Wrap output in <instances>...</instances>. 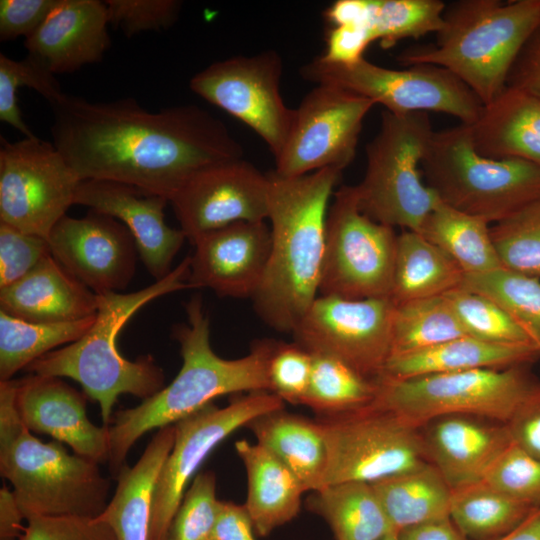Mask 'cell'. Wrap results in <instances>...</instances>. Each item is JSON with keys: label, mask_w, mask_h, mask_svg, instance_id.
Segmentation results:
<instances>
[{"label": "cell", "mask_w": 540, "mask_h": 540, "mask_svg": "<svg viewBox=\"0 0 540 540\" xmlns=\"http://www.w3.org/2000/svg\"><path fill=\"white\" fill-rule=\"evenodd\" d=\"M21 87L36 90L49 104L58 101L65 93L54 74L31 56L15 60L0 54V120L24 137H33L35 134L24 122L17 102V92Z\"/></svg>", "instance_id": "7bdbcfd3"}, {"label": "cell", "mask_w": 540, "mask_h": 540, "mask_svg": "<svg viewBox=\"0 0 540 540\" xmlns=\"http://www.w3.org/2000/svg\"><path fill=\"white\" fill-rule=\"evenodd\" d=\"M168 202L128 184L98 179L82 180L75 195V204L109 215L128 228L156 281L171 272L172 261L187 238L181 229L167 225L164 209Z\"/></svg>", "instance_id": "44dd1931"}, {"label": "cell", "mask_w": 540, "mask_h": 540, "mask_svg": "<svg viewBox=\"0 0 540 540\" xmlns=\"http://www.w3.org/2000/svg\"><path fill=\"white\" fill-rule=\"evenodd\" d=\"M49 255L46 238L0 222V288L22 279Z\"/></svg>", "instance_id": "c3c4849f"}, {"label": "cell", "mask_w": 540, "mask_h": 540, "mask_svg": "<svg viewBox=\"0 0 540 540\" xmlns=\"http://www.w3.org/2000/svg\"><path fill=\"white\" fill-rule=\"evenodd\" d=\"M52 143L80 180L120 182L170 200L197 172L243 158L224 123L196 105L151 112L133 98L50 104Z\"/></svg>", "instance_id": "6da1fadb"}, {"label": "cell", "mask_w": 540, "mask_h": 540, "mask_svg": "<svg viewBox=\"0 0 540 540\" xmlns=\"http://www.w3.org/2000/svg\"><path fill=\"white\" fill-rule=\"evenodd\" d=\"M419 233L446 253L464 274L502 267L489 223L439 201L424 220Z\"/></svg>", "instance_id": "836d02e7"}, {"label": "cell", "mask_w": 540, "mask_h": 540, "mask_svg": "<svg viewBox=\"0 0 540 540\" xmlns=\"http://www.w3.org/2000/svg\"><path fill=\"white\" fill-rule=\"evenodd\" d=\"M478 153L493 159H521L540 167V99L506 88L483 105L469 125Z\"/></svg>", "instance_id": "484cf974"}, {"label": "cell", "mask_w": 540, "mask_h": 540, "mask_svg": "<svg viewBox=\"0 0 540 540\" xmlns=\"http://www.w3.org/2000/svg\"><path fill=\"white\" fill-rule=\"evenodd\" d=\"M433 133L427 112H382L379 131L366 146L364 177L355 186L364 214L393 228L419 232L440 201L421 171Z\"/></svg>", "instance_id": "ba28073f"}, {"label": "cell", "mask_w": 540, "mask_h": 540, "mask_svg": "<svg viewBox=\"0 0 540 540\" xmlns=\"http://www.w3.org/2000/svg\"><path fill=\"white\" fill-rule=\"evenodd\" d=\"M326 48L319 56L323 61L338 65H351L364 58V52L374 42L365 26H335L326 33Z\"/></svg>", "instance_id": "816d5d0a"}, {"label": "cell", "mask_w": 540, "mask_h": 540, "mask_svg": "<svg viewBox=\"0 0 540 540\" xmlns=\"http://www.w3.org/2000/svg\"><path fill=\"white\" fill-rule=\"evenodd\" d=\"M23 519L14 492L3 485L0 489V540H19L25 530Z\"/></svg>", "instance_id": "680465c9"}, {"label": "cell", "mask_w": 540, "mask_h": 540, "mask_svg": "<svg viewBox=\"0 0 540 540\" xmlns=\"http://www.w3.org/2000/svg\"><path fill=\"white\" fill-rule=\"evenodd\" d=\"M342 170L269 177L271 249L253 305L269 327L292 333L319 296L329 200Z\"/></svg>", "instance_id": "7a4b0ae2"}, {"label": "cell", "mask_w": 540, "mask_h": 540, "mask_svg": "<svg viewBox=\"0 0 540 540\" xmlns=\"http://www.w3.org/2000/svg\"><path fill=\"white\" fill-rule=\"evenodd\" d=\"M219 502L214 473H198L184 494L165 540H211Z\"/></svg>", "instance_id": "ee69618b"}, {"label": "cell", "mask_w": 540, "mask_h": 540, "mask_svg": "<svg viewBox=\"0 0 540 540\" xmlns=\"http://www.w3.org/2000/svg\"><path fill=\"white\" fill-rule=\"evenodd\" d=\"M58 2L59 0H1L0 40L30 37Z\"/></svg>", "instance_id": "f907efd6"}, {"label": "cell", "mask_w": 540, "mask_h": 540, "mask_svg": "<svg viewBox=\"0 0 540 540\" xmlns=\"http://www.w3.org/2000/svg\"><path fill=\"white\" fill-rule=\"evenodd\" d=\"M540 25V0H459L447 5L435 45L411 47L403 66L433 64L451 71L483 105L507 86L510 70Z\"/></svg>", "instance_id": "5b68a950"}, {"label": "cell", "mask_w": 540, "mask_h": 540, "mask_svg": "<svg viewBox=\"0 0 540 540\" xmlns=\"http://www.w3.org/2000/svg\"><path fill=\"white\" fill-rule=\"evenodd\" d=\"M254 527L244 505L220 501L211 540H255Z\"/></svg>", "instance_id": "11a10c76"}, {"label": "cell", "mask_w": 540, "mask_h": 540, "mask_svg": "<svg viewBox=\"0 0 540 540\" xmlns=\"http://www.w3.org/2000/svg\"><path fill=\"white\" fill-rule=\"evenodd\" d=\"M394 308L390 297L319 295L292 334L310 353L331 355L377 379L391 355Z\"/></svg>", "instance_id": "2e32d148"}, {"label": "cell", "mask_w": 540, "mask_h": 540, "mask_svg": "<svg viewBox=\"0 0 540 540\" xmlns=\"http://www.w3.org/2000/svg\"><path fill=\"white\" fill-rule=\"evenodd\" d=\"M80 182L53 143L36 135L15 142L1 137L0 222L48 240L75 204Z\"/></svg>", "instance_id": "4fadbf2b"}, {"label": "cell", "mask_w": 540, "mask_h": 540, "mask_svg": "<svg viewBox=\"0 0 540 540\" xmlns=\"http://www.w3.org/2000/svg\"><path fill=\"white\" fill-rule=\"evenodd\" d=\"M506 426L513 444L540 459V385Z\"/></svg>", "instance_id": "f5cc1de1"}, {"label": "cell", "mask_w": 540, "mask_h": 540, "mask_svg": "<svg viewBox=\"0 0 540 540\" xmlns=\"http://www.w3.org/2000/svg\"><path fill=\"white\" fill-rule=\"evenodd\" d=\"M381 540H398L397 532L393 531V532L389 533L388 535H386Z\"/></svg>", "instance_id": "94428289"}, {"label": "cell", "mask_w": 540, "mask_h": 540, "mask_svg": "<svg viewBox=\"0 0 540 540\" xmlns=\"http://www.w3.org/2000/svg\"><path fill=\"white\" fill-rule=\"evenodd\" d=\"M507 86L519 88L540 99V25L514 62Z\"/></svg>", "instance_id": "db71d44e"}, {"label": "cell", "mask_w": 540, "mask_h": 540, "mask_svg": "<svg viewBox=\"0 0 540 540\" xmlns=\"http://www.w3.org/2000/svg\"><path fill=\"white\" fill-rule=\"evenodd\" d=\"M398 540H468L448 518L405 528L397 532Z\"/></svg>", "instance_id": "6f0895ef"}, {"label": "cell", "mask_w": 540, "mask_h": 540, "mask_svg": "<svg viewBox=\"0 0 540 540\" xmlns=\"http://www.w3.org/2000/svg\"><path fill=\"white\" fill-rule=\"evenodd\" d=\"M371 485L396 532L450 517L452 489L431 463Z\"/></svg>", "instance_id": "1f68e13d"}, {"label": "cell", "mask_w": 540, "mask_h": 540, "mask_svg": "<svg viewBox=\"0 0 540 540\" xmlns=\"http://www.w3.org/2000/svg\"><path fill=\"white\" fill-rule=\"evenodd\" d=\"M307 508L329 524L336 540H381L394 531L370 483L326 485L308 498Z\"/></svg>", "instance_id": "d6a6232c"}, {"label": "cell", "mask_w": 540, "mask_h": 540, "mask_svg": "<svg viewBox=\"0 0 540 540\" xmlns=\"http://www.w3.org/2000/svg\"><path fill=\"white\" fill-rule=\"evenodd\" d=\"M282 61L268 50L220 60L196 73L190 89L254 130L276 157L288 136L295 109L280 91Z\"/></svg>", "instance_id": "e0dca14e"}, {"label": "cell", "mask_w": 540, "mask_h": 540, "mask_svg": "<svg viewBox=\"0 0 540 540\" xmlns=\"http://www.w3.org/2000/svg\"><path fill=\"white\" fill-rule=\"evenodd\" d=\"M397 234L364 214L355 186H342L328 209L319 295L390 297Z\"/></svg>", "instance_id": "8fae6325"}, {"label": "cell", "mask_w": 540, "mask_h": 540, "mask_svg": "<svg viewBox=\"0 0 540 540\" xmlns=\"http://www.w3.org/2000/svg\"><path fill=\"white\" fill-rule=\"evenodd\" d=\"M489 540H540V507L510 532Z\"/></svg>", "instance_id": "91938a15"}, {"label": "cell", "mask_w": 540, "mask_h": 540, "mask_svg": "<svg viewBox=\"0 0 540 540\" xmlns=\"http://www.w3.org/2000/svg\"><path fill=\"white\" fill-rule=\"evenodd\" d=\"M300 74L316 84L337 86L365 97L397 115L431 111L472 125L483 108V103L462 80L433 64L392 69L365 58L351 65H338L317 57L301 67Z\"/></svg>", "instance_id": "30bf717a"}, {"label": "cell", "mask_w": 540, "mask_h": 540, "mask_svg": "<svg viewBox=\"0 0 540 540\" xmlns=\"http://www.w3.org/2000/svg\"><path fill=\"white\" fill-rule=\"evenodd\" d=\"M189 274L190 256H187L164 278L138 291L98 294V310L92 327L77 341L43 355L25 370L77 381L87 397L99 404L103 425L108 426L121 394L145 400L165 387L164 371L151 355L131 361L120 354L117 337L121 329L152 300L192 288Z\"/></svg>", "instance_id": "277c9868"}, {"label": "cell", "mask_w": 540, "mask_h": 540, "mask_svg": "<svg viewBox=\"0 0 540 540\" xmlns=\"http://www.w3.org/2000/svg\"><path fill=\"white\" fill-rule=\"evenodd\" d=\"M15 382L16 410L31 432L48 434L74 454L108 463V426L88 419L86 394L54 376L30 374Z\"/></svg>", "instance_id": "7402d4cb"}, {"label": "cell", "mask_w": 540, "mask_h": 540, "mask_svg": "<svg viewBox=\"0 0 540 540\" xmlns=\"http://www.w3.org/2000/svg\"><path fill=\"white\" fill-rule=\"evenodd\" d=\"M246 427L254 434L256 443L297 477L305 492L324 487L328 455L318 420L282 408L256 417Z\"/></svg>", "instance_id": "f1b7e54d"}, {"label": "cell", "mask_w": 540, "mask_h": 540, "mask_svg": "<svg viewBox=\"0 0 540 540\" xmlns=\"http://www.w3.org/2000/svg\"><path fill=\"white\" fill-rule=\"evenodd\" d=\"M185 310L186 323L173 332L183 360L179 373L136 407L117 411L108 426L107 464L114 478L126 465L129 450L148 431L173 425L222 395L269 392L267 367L274 341L255 344L244 357L224 359L210 345L209 318L201 298H192Z\"/></svg>", "instance_id": "3957f363"}, {"label": "cell", "mask_w": 540, "mask_h": 540, "mask_svg": "<svg viewBox=\"0 0 540 540\" xmlns=\"http://www.w3.org/2000/svg\"><path fill=\"white\" fill-rule=\"evenodd\" d=\"M311 354V377L302 405L319 417L351 413L373 405L378 392L377 379L360 374L331 355Z\"/></svg>", "instance_id": "8d00e7d4"}, {"label": "cell", "mask_w": 540, "mask_h": 540, "mask_svg": "<svg viewBox=\"0 0 540 540\" xmlns=\"http://www.w3.org/2000/svg\"><path fill=\"white\" fill-rule=\"evenodd\" d=\"M368 27L383 49L407 38L437 33L446 4L441 0H369Z\"/></svg>", "instance_id": "ab89813d"}, {"label": "cell", "mask_w": 540, "mask_h": 540, "mask_svg": "<svg viewBox=\"0 0 540 540\" xmlns=\"http://www.w3.org/2000/svg\"><path fill=\"white\" fill-rule=\"evenodd\" d=\"M27 521L19 540H117L112 528L99 518L38 516Z\"/></svg>", "instance_id": "681fc988"}, {"label": "cell", "mask_w": 540, "mask_h": 540, "mask_svg": "<svg viewBox=\"0 0 540 540\" xmlns=\"http://www.w3.org/2000/svg\"><path fill=\"white\" fill-rule=\"evenodd\" d=\"M540 356L535 344H502L461 336L436 346L389 357L380 377L417 376L526 365Z\"/></svg>", "instance_id": "83f0119b"}, {"label": "cell", "mask_w": 540, "mask_h": 540, "mask_svg": "<svg viewBox=\"0 0 540 540\" xmlns=\"http://www.w3.org/2000/svg\"><path fill=\"white\" fill-rule=\"evenodd\" d=\"M15 395V380L0 381V474L13 486L24 518L100 516L111 484L99 463L35 437L18 415Z\"/></svg>", "instance_id": "8992f818"}, {"label": "cell", "mask_w": 540, "mask_h": 540, "mask_svg": "<svg viewBox=\"0 0 540 540\" xmlns=\"http://www.w3.org/2000/svg\"><path fill=\"white\" fill-rule=\"evenodd\" d=\"M189 283L218 296L252 298L260 286L271 249L265 221H238L205 232L192 242Z\"/></svg>", "instance_id": "ffe728a7"}, {"label": "cell", "mask_w": 540, "mask_h": 540, "mask_svg": "<svg viewBox=\"0 0 540 540\" xmlns=\"http://www.w3.org/2000/svg\"><path fill=\"white\" fill-rule=\"evenodd\" d=\"M369 17V0H337L324 11V18L331 27L354 25L369 28Z\"/></svg>", "instance_id": "9f6ffc18"}, {"label": "cell", "mask_w": 540, "mask_h": 540, "mask_svg": "<svg viewBox=\"0 0 540 540\" xmlns=\"http://www.w3.org/2000/svg\"><path fill=\"white\" fill-rule=\"evenodd\" d=\"M506 496L540 507V459L511 444L492 464L482 480Z\"/></svg>", "instance_id": "f6af8a7d"}, {"label": "cell", "mask_w": 540, "mask_h": 540, "mask_svg": "<svg viewBox=\"0 0 540 540\" xmlns=\"http://www.w3.org/2000/svg\"><path fill=\"white\" fill-rule=\"evenodd\" d=\"M466 335L444 295L395 303L390 357Z\"/></svg>", "instance_id": "74e56055"}, {"label": "cell", "mask_w": 540, "mask_h": 540, "mask_svg": "<svg viewBox=\"0 0 540 540\" xmlns=\"http://www.w3.org/2000/svg\"><path fill=\"white\" fill-rule=\"evenodd\" d=\"M317 420L328 455L324 487L371 484L430 463L421 429L388 410L371 405Z\"/></svg>", "instance_id": "7c38bea8"}, {"label": "cell", "mask_w": 540, "mask_h": 540, "mask_svg": "<svg viewBox=\"0 0 540 540\" xmlns=\"http://www.w3.org/2000/svg\"><path fill=\"white\" fill-rule=\"evenodd\" d=\"M444 296L468 336L494 343L537 345L529 334L489 297L462 287L453 289Z\"/></svg>", "instance_id": "b9f144b4"}, {"label": "cell", "mask_w": 540, "mask_h": 540, "mask_svg": "<svg viewBox=\"0 0 540 540\" xmlns=\"http://www.w3.org/2000/svg\"><path fill=\"white\" fill-rule=\"evenodd\" d=\"M374 105L337 86L317 84L294 111L274 172L297 177L324 168L343 171L355 157L363 121Z\"/></svg>", "instance_id": "9a60e30c"}, {"label": "cell", "mask_w": 540, "mask_h": 540, "mask_svg": "<svg viewBox=\"0 0 540 540\" xmlns=\"http://www.w3.org/2000/svg\"><path fill=\"white\" fill-rule=\"evenodd\" d=\"M463 271L419 232L397 236L390 298L394 303L441 296L460 287Z\"/></svg>", "instance_id": "4dcf8cb0"}, {"label": "cell", "mask_w": 540, "mask_h": 540, "mask_svg": "<svg viewBox=\"0 0 540 540\" xmlns=\"http://www.w3.org/2000/svg\"><path fill=\"white\" fill-rule=\"evenodd\" d=\"M105 3L109 25L127 37L170 28L182 6L176 0H107Z\"/></svg>", "instance_id": "7dc6e473"}, {"label": "cell", "mask_w": 540, "mask_h": 540, "mask_svg": "<svg viewBox=\"0 0 540 540\" xmlns=\"http://www.w3.org/2000/svg\"><path fill=\"white\" fill-rule=\"evenodd\" d=\"M283 406L284 401L271 392H250L225 407L211 402L173 424L174 444L153 494L150 540H165L189 481L210 452L238 428Z\"/></svg>", "instance_id": "5bb4252c"}, {"label": "cell", "mask_w": 540, "mask_h": 540, "mask_svg": "<svg viewBox=\"0 0 540 540\" xmlns=\"http://www.w3.org/2000/svg\"><path fill=\"white\" fill-rule=\"evenodd\" d=\"M422 428L428 460L452 490L482 481L512 442L506 424L475 416H443Z\"/></svg>", "instance_id": "cb8c5ba5"}, {"label": "cell", "mask_w": 540, "mask_h": 540, "mask_svg": "<svg viewBox=\"0 0 540 540\" xmlns=\"http://www.w3.org/2000/svg\"><path fill=\"white\" fill-rule=\"evenodd\" d=\"M503 268L540 278V199L490 227Z\"/></svg>", "instance_id": "60d3db41"}, {"label": "cell", "mask_w": 540, "mask_h": 540, "mask_svg": "<svg viewBox=\"0 0 540 540\" xmlns=\"http://www.w3.org/2000/svg\"><path fill=\"white\" fill-rule=\"evenodd\" d=\"M440 201L496 223L540 199V167L478 153L469 125L434 131L421 163Z\"/></svg>", "instance_id": "52a82bcc"}, {"label": "cell", "mask_w": 540, "mask_h": 540, "mask_svg": "<svg viewBox=\"0 0 540 540\" xmlns=\"http://www.w3.org/2000/svg\"><path fill=\"white\" fill-rule=\"evenodd\" d=\"M52 257L96 294L125 289L133 279L137 245L119 220L90 210L65 215L48 237Z\"/></svg>", "instance_id": "d6986e66"}, {"label": "cell", "mask_w": 540, "mask_h": 540, "mask_svg": "<svg viewBox=\"0 0 540 540\" xmlns=\"http://www.w3.org/2000/svg\"><path fill=\"white\" fill-rule=\"evenodd\" d=\"M527 365L406 379L379 377L373 405L420 429L449 415L475 416L506 424L540 385Z\"/></svg>", "instance_id": "9c48e42d"}, {"label": "cell", "mask_w": 540, "mask_h": 540, "mask_svg": "<svg viewBox=\"0 0 540 540\" xmlns=\"http://www.w3.org/2000/svg\"><path fill=\"white\" fill-rule=\"evenodd\" d=\"M95 319L96 315L70 322L37 323L0 310V381L11 380L19 370L58 346L77 341Z\"/></svg>", "instance_id": "e575fe53"}, {"label": "cell", "mask_w": 540, "mask_h": 540, "mask_svg": "<svg viewBox=\"0 0 540 540\" xmlns=\"http://www.w3.org/2000/svg\"><path fill=\"white\" fill-rule=\"evenodd\" d=\"M534 509L480 481L452 490L450 519L467 539L489 540L516 528Z\"/></svg>", "instance_id": "d590c367"}, {"label": "cell", "mask_w": 540, "mask_h": 540, "mask_svg": "<svg viewBox=\"0 0 540 540\" xmlns=\"http://www.w3.org/2000/svg\"><path fill=\"white\" fill-rule=\"evenodd\" d=\"M105 2L59 0L24 46L51 73H71L100 62L111 45Z\"/></svg>", "instance_id": "603a6c76"}, {"label": "cell", "mask_w": 540, "mask_h": 540, "mask_svg": "<svg viewBox=\"0 0 540 540\" xmlns=\"http://www.w3.org/2000/svg\"><path fill=\"white\" fill-rule=\"evenodd\" d=\"M460 287L499 304L540 347V281L503 267L464 274Z\"/></svg>", "instance_id": "f35d334b"}, {"label": "cell", "mask_w": 540, "mask_h": 540, "mask_svg": "<svg viewBox=\"0 0 540 540\" xmlns=\"http://www.w3.org/2000/svg\"><path fill=\"white\" fill-rule=\"evenodd\" d=\"M174 438V425L157 429L136 464L124 465L115 478L114 495L97 518L112 528L117 540H150L154 489Z\"/></svg>", "instance_id": "4316f807"}, {"label": "cell", "mask_w": 540, "mask_h": 540, "mask_svg": "<svg viewBox=\"0 0 540 540\" xmlns=\"http://www.w3.org/2000/svg\"><path fill=\"white\" fill-rule=\"evenodd\" d=\"M181 230L191 242L238 221L268 218L269 177L243 158L195 173L172 197Z\"/></svg>", "instance_id": "ac0fdd59"}, {"label": "cell", "mask_w": 540, "mask_h": 540, "mask_svg": "<svg viewBox=\"0 0 540 540\" xmlns=\"http://www.w3.org/2000/svg\"><path fill=\"white\" fill-rule=\"evenodd\" d=\"M235 450L247 473L248 493L243 505L254 531L265 537L297 516L305 490L297 477L258 443L239 440Z\"/></svg>", "instance_id": "f546056e"}, {"label": "cell", "mask_w": 540, "mask_h": 540, "mask_svg": "<svg viewBox=\"0 0 540 540\" xmlns=\"http://www.w3.org/2000/svg\"><path fill=\"white\" fill-rule=\"evenodd\" d=\"M311 371L309 351L296 342H273L267 367L269 392L291 404H303Z\"/></svg>", "instance_id": "bcb514c9"}, {"label": "cell", "mask_w": 540, "mask_h": 540, "mask_svg": "<svg viewBox=\"0 0 540 540\" xmlns=\"http://www.w3.org/2000/svg\"><path fill=\"white\" fill-rule=\"evenodd\" d=\"M98 294L49 255L17 282L0 288L1 311L30 322L59 323L96 315Z\"/></svg>", "instance_id": "d4e9b609"}]
</instances>
